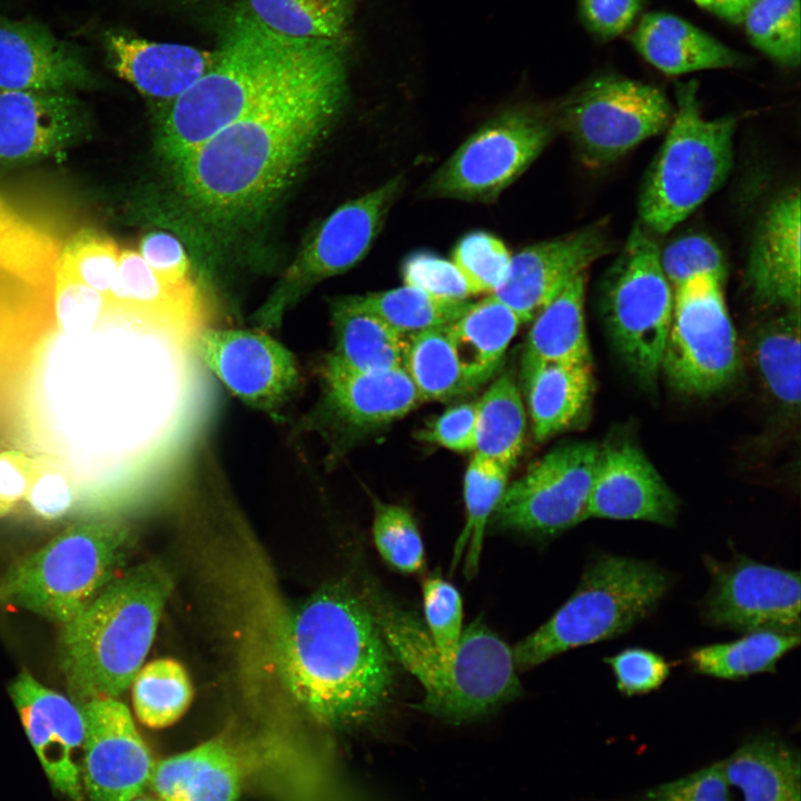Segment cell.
Masks as SVG:
<instances>
[{
    "mask_svg": "<svg viewBox=\"0 0 801 801\" xmlns=\"http://www.w3.org/2000/svg\"><path fill=\"white\" fill-rule=\"evenodd\" d=\"M345 44L325 39L279 88L170 165L198 222L221 233L247 228L290 187L344 108Z\"/></svg>",
    "mask_w": 801,
    "mask_h": 801,
    "instance_id": "obj_1",
    "label": "cell"
},
{
    "mask_svg": "<svg viewBox=\"0 0 801 801\" xmlns=\"http://www.w3.org/2000/svg\"><path fill=\"white\" fill-rule=\"evenodd\" d=\"M277 649L286 690L322 723H363L390 698L396 661L364 594L317 591L287 613Z\"/></svg>",
    "mask_w": 801,
    "mask_h": 801,
    "instance_id": "obj_2",
    "label": "cell"
},
{
    "mask_svg": "<svg viewBox=\"0 0 801 801\" xmlns=\"http://www.w3.org/2000/svg\"><path fill=\"white\" fill-rule=\"evenodd\" d=\"M325 39L275 32L241 4L224 19L210 69L171 101L159 130L165 160L174 164L238 119L297 72Z\"/></svg>",
    "mask_w": 801,
    "mask_h": 801,
    "instance_id": "obj_3",
    "label": "cell"
},
{
    "mask_svg": "<svg viewBox=\"0 0 801 801\" xmlns=\"http://www.w3.org/2000/svg\"><path fill=\"white\" fill-rule=\"evenodd\" d=\"M364 595L396 663L423 688L416 710L462 724L490 715L520 694L512 650L481 619L463 630L454 655L445 659L415 612L374 589Z\"/></svg>",
    "mask_w": 801,
    "mask_h": 801,
    "instance_id": "obj_4",
    "label": "cell"
},
{
    "mask_svg": "<svg viewBox=\"0 0 801 801\" xmlns=\"http://www.w3.org/2000/svg\"><path fill=\"white\" fill-rule=\"evenodd\" d=\"M172 586L160 562L139 564L115 577L82 612L62 624L59 663L77 701L117 698L131 685Z\"/></svg>",
    "mask_w": 801,
    "mask_h": 801,
    "instance_id": "obj_5",
    "label": "cell"
},
{
    "mask_svg": "<svg viewBox=\"0 0 801 801\" xmlns=\"http://www.w3.org/2000/svg\"><path fill=\"white\" fill-rule=\"evenodd\" d=\"M672 580L656 564L601 553L574 593L512 650L517 669H530L575 647L617 637L649 617Z\"/></svg>",
    "mask_w": 801,
    "mask_h": 801,
    "instance_id": "obj_6",
    "label": "cell"
},
{
    "mask_svg": "<svg viewBox=\"0 0 801 801\" xmlns=\"http://www.w3.org/2000/svg\"><path fill=\"white\" fill-rule=\"evenodd\" d=\"M131 543L119 521L73 524L1 575L0 605L66 624L115 578Z\"/></svg>",
    "mask_w": 801,
    "mask_h": 801,
    "instance_id": "obj_7",
    "label": "cell"
},
{
    "mask_svg": "<svg viewBox=\"0 0 801 801\" xmlns=\"http://www.w3.org/2000/svg\"><path fill=\"white\" fill-rule=\"evenodd\" d=\"M732 116L702 115L695 81L676 85V108L642 185V226L665 234L688 218L726 180L733 164Z\"/></svg>",
    "mask_w": 801,
    "mask_h": 801,
    "instance_id": "obj_8",
    "label": "cell"
},
{
    "mask_svg": "<svg viewBox=\"0 0 801 801\" xmlns=\"http://www.w3.org/2000/svg\"><path fill=\"white\" fill-rule=\"evenodd\" d=\"M673 308L660 248L636 224L605 275L601 313L623 365L644 388L655 386Z\"/></svg>",
    "mask_w": 801,
    "mask_h": 801,
    "instance_id": "obj_9",
    "label": "cell"
},
{
    "mask_svg": "<svg viewBox=\"0 0 801 801\" xmlns=\"http://www.w3.org/2000/svg\"><path fill=\"white\" fill-rule=\"evenodd\" d=\"M558 131L553 109L517 105L474 131L435 171L425 195L491 202L541 155Z\"/></svg>",
    "mask_w": 801,
    "mask_h": 801,
    "instance_id": "obj_10",
    "label": "cell"
},
{
    "mask_svg": "<svg viewBox=\"0 0 801 801\" xmlns=\"http://www.w3.org/2000/svg\"><path fill=\"white\" fill-rule=\"evenodd\" d=\"M553 112L581 162L599 169L666 130L674 108L654 86L603 76L573 91Z\"/></svg>",
    "mask_w": 801,
    "mask_h": 801,
    "instance_id": "obj_11",
    "label": "cell"
},
{
    "mask_svg": "<svg viewBox=\"0 0 801 801\" xmlns=\"http://www.w3.org/2000/svg\"><path fill=\"white\" fill-rule=\"evenodd\" d=\"M722 285L716 278L699 276L673 289L661 372L683 395H714L740 375L741 353Z\"/></svg>",
    "mask_w": 801,
    "mask_h": 801,
    "instance_id": "obj_12",
    "label": "cell"
},
{
    "mask_svg": "<svg viewBox=\"0 0 801 801\" xmlns=\"http://www.w3.org/2000/svg\"><path fill=\"white\" fill-rule=\"evenodd\" d=\"M403 182L398 175L335 209L255 312L254 324L259 329L279 326L285 314L316 284L358 264L380 231Z\"/></svg>",
    "mask_w": 801,
    "mask_h": 801,
    "instance_id": "obj_13",
    "label": "cell"
},
{
    "mask_svg": "<svg viewBox=\"0 0 801 801\" xmlns=\"http://www.w3.org/2000/svg\"><path fill=\"white\" fill-rule=\"evenodd\" d=\"M600 446H558L507 484L490 523L501 531L551 537L584 520Z\"/></svg>",
    "mask_w": 801,
    "mask_h": 801,
    "instance_id": "obj_14",
    "label": "cell"
},
{
    "mask_svg": "<svg viewBox=\"0 0 801 801\" xmlns=\"http://www.w3.org/2000/svg\"><path fill=\"white\" fill-rule=\"evenodd\" d=\"M711 586L700 605L711 626L736 632L800 633V574L734 554L729 562L705 558Z\"/></svg>",
    "mask_w": 801,
    "mask_h": 801,
    "instance_id": "obj_15",
    "label": "cell"
},
{
    "mask_svg": "<svg viewBox=\"0 0 801 801\" xmlns=\"http://www.w3.org/2000/svg\"><path fill=\"white\" fill-rule=\"evenodd\" d=\"M196 352L225 387L253 408L276 416L299 385L291 352L263 330L205 329Z\"/></svg>",
    "mask_w": 801,
    "mask_h": 801,
    "instance_id": "obj_16",
    "label": "cell"
},
{
    "mask_svg": "<svg viewBox=\"0 0 801 801\" xmlns=\"http://www.w3.org/2000/svg\"><path fill=\"white\" fill-rule=\"evenodd\" d=\"M82 784L87 801H132L150 782L155 761L128 708L116 698L81 705Z\"/></svg>",
    "mask_w": 801,
    "mask_h": 801,
    "instance_id": "obj_17",
    "label": "cell"
},
{
    "mask_svg": "<svg viewBox=\"0 0 801 801\" xmlns=\"http://www.w3.org/2000/svg\"><path fill=\"white\" fill-rule=\"evenodd\" d=\"M421 402L403 367L354 372L324 366L320 399L307 421L330 441L345 444L402 418Z\"/></svg>",
    "mask_w": 801,
    "mask_h": 801,
    "instance_id": "obj_18",
    "label": "cell"
},
{
    "mask_svg": "<svg viewBox=\"0 0 801 801\" xmlns=\"http://www.w3.org/2000/svg\"><path fill=\"white\" fill-rule=\"evenodd\" d=\"M612 250L605 221L535 243L511 257L504 281L491 295L530 323L567 283Z\"/></svg>",
    "mask_w": 801,
    "mask_h": 801,
    "instance_id": "obj_19",
    "label": "cell"
},
{
    "mask_svg": "<svg viewBox=\"0 0 801 801\" xmlns=\"http://www.w3.org/2000/svg\"><path fill=\"white\" fill-rule=\"evenodd\" d=\"M8 690L53 789L68 801H87L82 784L81 706L41 684L27 670L10 682Z\"/></svg>",
    "mask_w": 801,
    "mask_h": 801,
    "instance_id": "obj_20",
    "label": "cell"
},
{
    "mask_svg": "<svg viewBox=\"0 0 801 801\" xmlns=\"http://www.w3.org/2000/svg\"><path fill=\"white\" fill-rule=\"evenodd\" d=\"M679 511V497L636 444L619 438L600 446L584 520L672 526Z\"/></svg>",
    "mask_w": 801,
    "mask_h": 801,
    "instance_id": "obj_21",
    "label": "cell"
},
{
    "mask_svg": "<svg viewBox=\"0 0 801 801\" xmlns=\"http://www.w3.org/2000/svg\"><path fill=\"white\" fill-rule=\"evenodd\" d=\"M83 128L82 109L69 91L0 89V165L61 154Z\"/></svg>",
    "mask_w": 801,
    "mask_h": 801,
    "instance_id": "obj_22",
    "label": "cell"
},
{
    "mask_svg": "<svg viewBox=\"0 0 801 801\" xmlns=\"http://www.w3.org/2000/svg\"><path fill=\"white\" fill-rule=\"evenodd\" d=\"M801 204L799 189L775 198L762 215L746 265V286L758 306L800 310Z\"/></svg>",
    "mask_w": 801,
    "mask_h": 801,
    "instance_id": "obj_23",
    "label": "cell"
},
{
    "mask_svg": "<svg viewBox=\"0 0 801 801\" xmlns=\"http://www.w3.org/2000/svg\"><path fill=\"white\" fill-rule=\"evenodd\" d=\"M96 85L76 47L37 21L0 14V89L71 92Z\"/></svg>",
    "mask_w": 801,
    "mask_h": 801,
    "instance_id": "obj_24",
    "label": "cell"
},
{
    "mask_svg": "<svg viewBox=\"0 0 801 801\" xmlns=\"http://www.w3.org/2000/svg\"><path fill=\"white\" fill-rule=\"evenodd\" d=\"M103 44L113 70L149 98L174 101L212 66L214 51L156 42L125 31H108Z\"/></svg>",
    "mask_w": 801,
    "mask_h": 801,
    "instance_id": "obj_25",
    "label": "cell"
},
{
    "mask_svg": "<svg viewBox=\"0 0 801 801\" xmlns=\"http://www.w3.org/2000/svg\"><path fill=\"white\" fill-rule=\"evenodd\" d=\"M244 763L222 739H211L155 763L150 782L162 801H238Z\"/></svg>",
    "mask_w": 801,
    "mask_h": 801,
    "instance_id": "obj_26",
    "label": "cell"
},
{
    "mask_svg": "<svg viewBox=\"0 0 801 801\" xmlns=\"http://www.w3.org/2000/svg\"><path fill=\"white\" fill-rule=\"evenodd\" d=\"M631 42L650 65L669 76L746 63L738 51L671 13L644 14L631 34Z\"/></svg>",
    "mask_w": 801,
    "mask_h": 801,
    "instance_id": "obj_27",
    "label": "cell"
},
{
    "mask_svg": "<svg viewBox=\"0 0 801 801\" xmlns=\"http://www.w3.org/2000/svg\"><path fill=\"white\" fill-rule=\"evenodd\" d=\"M532 432L544 442L574 426L593 393L592 363H542L521 370Z\"/></svg>",
    "mask_w": 801,
    "mask_h": 801,
    "instance_id": "obj_28",
    "label": "cell"
},
{
    "mask_svg": "<svg viewBox=\"0 0 801 801\" xmlns=\"http://www.w3.org/2000/svg\"><path fill=\"white\" fill-rule=\"evenodd\" d=\"M721 765L743 801H800V752L774 733L745 740Z\"/></svg>",
    "mask_w": 801,
    "mask_h": 801,
    "instance_id": "obj_29",
    "label": "cell"
},
{
    "mask_svg": "<svg viewBox=\"0 0 801 801\" xmlns=\"http://www.w3.org/2000/svg\"><path fill=\"white\" fill-rule=\"evenodd\" d=\"M334 349L325 366L354 372L403 367L406 338L363 307L355 295L330 304Z\"/></svg>",
    "mask_w": 801,
    "mask_h": 801,
    "instance_id": "obj_30",
    "label": "cell"
},
{
    "mask_svg": "<svg viewBox=\"0 0 801 801\" xmlns=\"http://www.w3.org/2000/svg\"><path fill=\"white\" fill-rule=\"evenodd\" d=\"M521 324L510 307L488 295L472 303L457 320L447 326L462 370L473 390L498 372Z\"/></svg>",
    "mask_w": 801,
    "mask_h": 801,
    "instance_id": "obj_31",
    "label": "cell"
},
{
    "mask_svg": "<svg viewBox=\"0 0 801 801\" xmlns=\"http://www.w3.org/2000/svg\"><path fill=\"white\" fill-rule=\"evenodd\" d=\"M585 283L586 271L567 283L534 317L521 370L542 363H592L584 319Z\"/></svg>",
    "mask_w": 801,
    "mask_h": 801,
    "instance_id": "obj_32",
    "label": "cell"
},
{
    "mask_svg": "<svg viewBox=\"0 0 801 801\" xmlns=\"http://www.w3.org/2000/svg\"><path fill=\"white\" fill-rule=\"evenodd\" d=\"M800 310H780L752 329L749 345L765 392L790 418L800 413Z\"/></svg>",
    "mask_w": 801,
    "mask_h": 801,
    "instance_id": "obj_33",
    "label": "cell"
},
{
    "mask_svg": "<svg viewBox=\"0 0 801 801\" xmlns=\"http://www.w3.org/2000/svg\"><path fill=\"white\" fill-rule=\"evenodd\" d=\"M526 413L514 376H497L476 402L475 454L511 469L523 451Z\"/></svg>",
    "mask_w": 801,
    "mask_h": 801,
    "instance_id": "obj_34",
    "label": "cell"
},
{
    "mask_svg": "<svg viewBox=\"0 0 801 801\" xmlns=\"http://www.w3.org/2000/svg\"><path fill=\"white\" fill-rule=\"evenodd\" d=\"M107 303L142 319L169 322L184 316L191 307L195 288L191 283L171 285L164 281L139 253L122 250Z\"/></svg>",
    "mask_w": 801,
    "mask_h": 801,
    "instance_id": "obj_35",
    "label": "cell"
},
{
    "mask_svg": "<svg viewBox=\"0 0 801 801\" xmlns=\"http://www.w3.org/2000/svg\"><path fill=\"white\" fill-rule=\"evenodd\" d=\"M800 644V633L754 631L723 643L695 647L686 662L696 673L723 680H741L774 672L778 662Z\"/></svg>",
    "mask_w": 801,
    "mask_h": 801,
    "instance_id": "obj_36",
    "label": "cell"
},
{
    "mask_svg": "<svg viewBox=\"0 0 801 801\" xmlns=\"http://www.w3.org/2000/svg\"><path fill=\"white\" fill-rule=\"evenodd\" d=\"M359 0H245L240 4L270 30L297 38L343 40Z\"/></svg>",
    "mask_w": 801,
    "mask_h": 801,
    "instance_id": "obj_37",
    "label": "cell"
},
{
    "mask_svg": "<svg viewBox=\"0 0 801 801\" xmlns=\"http://www.w3.org/2000/svg\"><path fill=\"white\" fill-rule=\"evenodd\" d=\"M403 368L422 400H446L473 392L462 370L447 326L406 337Z\"/></svg>",
    "mask_w": 801,
    "mask_h": 801,
    "instance_id": "obj_38",
    "label": "cell"
},
{
    "mask_svg": "<svg viewBox=\"0 0 801 801\" xmlns=\"http://www.w3.org/2000/svg\"><path fill=\"white\" fill-rule=\"evenodd\" d=\"M510 471L474 454L464 477L466 521L452 560V570L464 555V572L473 577L479 565L487 524L507 486Z\"/></svg>",
    "mask_w": 801,
    "mask_h": 801,
    "instance_id": "obj_39",
    "label": "cell"
},
{
    "mask_svg": "<svg viewBox=\"0 0 801 801\" xmlns=\"http://www.w3.org/2000/svg\"><path fill=\"white\" fill-rule=\"evenodd\" d=\"M355 298L405 338L448 326L472 305L468 299L441 298L409 285L355 295Z\"/></svg>",
    "mask_w": 801,
    "mask_h": 801,
    "instance_id": "obj_40",
    "label": "cell"
},
{
    "mask_svg": "<svg viewBox=\"0 0 801 801\" xmlns=\"http://www.w3.org/2000/svg\"><path fill=\"white\" fill-rule=\"evenodd\" d=\"M132 703L138 720L148 728L176 723L189 708L194 691L185 668L172 659L149 662L136 674Z\"/></svg>",
    "mask_w": 801,
    "mask_h": 801,
    "instance_id": "obj_41",
    "label": "cell"
},
{
    "mask_svg": "<svg viewBox=\"0 0 801 801\" xmlns=\"http://www.w3.org/2000/svg\"><path fill=\"white\" fill-rule=\"evenodd\" d=\"M742 24L751 43L773 61L790 68L799 66L800 0H754Z\"/></svg>",
    "mask_w": 801,
    "mask_h": 801,
    "instance_id": "obj_42",
    "label": "cell"
},
{
    "mask_svg": "<svg viewBox=\"0 0 801 801\" xmlns=\"http://www.w3.org/2000/svg\"><path fill=\"white\" fill-rule=\"evenodd\" d=\"M373 537L379 555L394 570L406 574L423 570V540L405 507L375 498Z\"/></svg>",
    "mask_w": 801,
    "mask_h": 801,
    "instance_id": "obj_43",
    "label": "cell"
},
{
    "mask_svg": "<svg viewBox=\"0 0 801 801\" xmlns=\"http://www.w3.org/2000/svg\"><path fill=\"white\" fill-rule=\"evenodd\" d=\"M512 255L494 235L476 230L455 245L452 261L466 279L473 294H493L504 281Z\"/></svg>",
    "mask_w": 801,
    "mask_h": 801,
    "instance_id": "obj_44",
    "label": "cell"
},
{
    "mask_svg": "<svg viewBox=\"0 0 801 801\" xmlns=\"http://www.w3.org/2000/svg\"><path fill=\"white\" fill-rule=\"evenodd\" d=\"M119 255L111 239L93 231H81L61 251L58 273L106 296L116 275Z\"/></svg>",
    "mask_w": 801,
    "mask_h": 801,
    "instance_id": "obj_45",
    "label": "cell"
},
{
    "mask_svg": "<svg viewBox=\"0 0 801 801\" xmlns=\"http://www.w3.org/2000/svg\"><path fill=\"white\" fill-rule=\"evenodd\" d=\"M424 624L439 654L454 655L463 634V603L457 589L438 573L422 584Z\"/></svg>",
    "mask_w": 801,
    "mask_h": 801,
    "instance_id": "obj_46",
    "label": "cell"
},
{
    "mask_svg": "<svg viewBox=\"0 0 801 801\" xmlns=\"http://www.w3.org/2000/svg\"><path fill=\"white\" fill-rule=\"evenodd\" d=\"M660 263L673 289L699 276L724 281L726 264L719 246L699 234L682 236L660 249Z\"/></svg>",
    "mask_w": 801,
    "mask_h": 801,
    "instance_id": "obj_47",
    "label": "cell"
},
{
    "mask_svg": "<svg viewBox=\"0 0 801 801\" xmlns=\"http://www.w3.org/2000/svg\"><path fill=\"white\" fill-rule=\"evenodd\" d=\"M106 308L105 295L57 271L53 314L65 336L88 334L98 325Z\"/></svg>",
    "mask_w": 801,
    "mask_h": 801,
    "instance_id": "obj_48",
    "label": "cell"
},
{
    "mask_svg": "<svg viewBox=\"0 0 801 801\" xmlns=\"http://www.w3.org/2000/svg\"><path fill=\"white\" fill-rule=\"evenodd\" d=\"M23 500L36 516L55 521L72 508L77 500L76 483L60 464L36 458Z\"/></svg>",
    "mask_w": 801,
    "mask_h": 801,
    "instance_id": "obj_49",
    "label": "cell"
},
{
    "mask_svg": "<svg viewBox=\"0 0 801 801\" xmlns=\"http://www.w3.org/2000/svg\"><path fill=\"white\" fill-rule=\"evenodd\" d=\"M400 274L405 285L436 297L467 299L474 295L456 265L431 251L411 253L402 263Z\"/></svg>",
    "mask_w": 801,
    "mask_h": 801,
    "instance_id": "obj_50",
    "label": "cell"
},
{
    "mask_svg": "<svg viewBox=\"0 0 801 801\" xmlns=\"http://www.w3.org/2000/svg\"><path fill=\"white\" fill-rule=\"evenodd\" d=\"M604 662L615 678L617 690L627 696L644 695L657 690L669 678V662L654 651L626 647Z\"/></svg>",
    "mask_w": 801,
    "mask_h": 801,
    "instance_id": "obj_51",
    "label": "cell"
},
{
    "mask_svg": "<svg viewBox=\"0 0 801 801\" xmlns=\"http://www.w3.org/2000/svg\"><path fill=\"white\" fill-rule=\"evenodd\" d=\"M721 761L652 787L626 801H732Z\"/></svg>",
    "mask_w": 801,
    "mask_h": 801,
    "instance_id": "obj_52",
    "label": "cell"
},
{
    "mask_svg": "<svg viewBox=\"0 0 801 801\" xmlns=\"http://www.w3.org/2000/svg\"><path fill=\"white\" fill-rule=\"evenodd\" d=\"M476 403L449 407L418 433V438L454 452L475 449Z\"/></svg>",
    "mask_w": 801,
    "mask_h": 801,
    "instance_id": "obj_53",
    "label": "cell"
},
{
    "mask_svg": "<svg viewBox=\"0 0 801 801\" xmlns=\"http://www.w3.org/2000/svg\"><path fill=\"white\" fill-rule=\"evenodd\" d=\"M140 256L166 283L184 285L189 283V260L180 241L164 231L147 234L140 241Z\"/></svg>",
    "mask_w": 801,
    "mask_h": 801,
    "instance_id": "obj_54",
    "label": "cell"
},
{
    "mask_svg": "<svg viewBox=\"0 0 801 801\" xmlns=\"http://www.w3.org/2000/svg\"><path fill=\"white\" fill-rule=\"evenodd\" d=\"M580 10L587 28L607 39L630 28L641 10V0H580Z\"/></svg>",
    "mask_w": 801,
    "mask_h": 801,
    "instance_id": "obj_55",
    "label": "cell"
},
{
    "mask_svg": "<svg viewBox=\"0 0 801 801\" xmlns=\"http://www.w3.org/2000/svg\"><path fill=\"white\" fill-rule=\"evenodd\" d=\"M36 458L21 451L0 452V516L23 500Z\"/></svg>",
    "mask_w": 801,
    "mask_h": 801,
    "instance_id": "obj_56",
    "label": "cell"
},
{
    "mask_svg": "<svg viewBox=\"0 0 801 801\" xmlns=\"http://www.w3.org/2000/svg\"><path fill=\"white\" fill-rule=\"evenodd\" d=\"M700 8L732 23H743L754 0H693Z\"/></svg>",
    "mask_w": 801,
    "mask_h": 801,
    "instance_id": "obj_57",
    "label": "cell"
},
{
    "mask_svg": "<svg viewBox=\"0 0 801 801\" xmlns=\"http://www.w3.org/2000/svg\"><path fill=\"white\" fill-rule=\"evenodd\" d=\"M132 801H151V800L142 799V798L139 797V798H137V799H135V800H132Z\"/></svg>",
    "mask_w": 801,
    "mask_h": 801,
    "instance_id": "obj_58",
    "label": "cell"
}]
</instances>
